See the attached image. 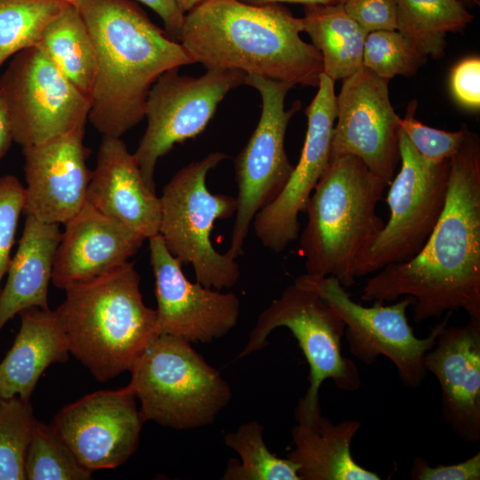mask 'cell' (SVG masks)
I'll use <instances>...</instances> for the list:
<instances>
[{
    "label": "cell",
    "instance_id": "1",
    "mask_svg": "<svg viewBox=\"0 0 480 480\" xmlns=\"http://www.w3.org/2000/svg\"><path fill=\"white\" fill-rule=\"evenodd\" d=\"M369 278L363 301L413 299L417 323L463 309L480 320V140L467 129L450 159L442 214L423 248L406 262L390 264Z\"/></svg>",
    "mask_w": 480,
    "mask_h": 480
},
{
    "label": "cell",
    "instance_id": "2",
    "mask_svg": "<svg viewBox=\"0 0 480 480\" xmlns=\"http://www.w3.org/2000/svg\"><path fill=\"white\" fill-rule=\"evenodd\" d=\"M96 58L88 119L121 138L145 117L148 92L167 70L195 63L183 45L130 0H76Z\"/></svg>",
    "mask_w": 480,
    "mask_h": 480
},
{
    "label": "cell",
    "instance_id": "3",
    "mask_svg": "<svg viewBox=\"0 0 480 480\" xmlns=\"http://www.w3.org/2000/svg\"><path fill=\"white\" fill-rule=\"evenodd\" d=\"M302 31L303 19L282 4L204 0L184 15L178 41L206 69L317 87L323 58L301 39Z\"/></svg>",
    "mask_w": 480,
    "mask_h": 480
},
{
    "label": "cell",
    "instance_id": "4",
    "mask_svg": "<svg viewBox=\"0 0 480 480\" xmlns=\"http://www.w3.org/2000/svg\"><path fill=\"white\" fill-rule=\"evenodd\" d=\"M132 262L68 286L55 309L68 350L99 381L129 371L160 334Z\"/></svg>",
    "mask_w": 480,
    "mask_h": 480
},
{
    "label": "cell",
    "instance_id": "5",
    "mask_svg": "<svg viewBox=\"0 0 480 480\" xmlns=\"http://www.w3.org/2000/svg\"><path fill=\"white\" fill-rule=\"evenodd\" d=\"M387 186L355 156L331 158L306 209V274L333 276L344 287L356 283L358 260L384 226L376 208Z\"/></svg>",
    "mask_w": 480,
    "mask_h": 480
},
{
    "label": "cell",
    "instance_id": "6",
    "mask_svg": "<svg viewBox=\"0 0 480 480\" xmlns=\"http://www.w3.org/2000/svg\"><path fill=\"white\" fill-rule=\"evenodd\" d=\"M130 372L127 386L145 421L174 429L210 425L232 396L220 372L190 342L167 334L148 344Z\"/></svg>",
    "mask_w": 480,
    "mask_h": 480
},
{
    "label": "cell",
    "instance_id": "7",
    "mask_svg": "<svg viewBox=\"0 0 480 480\" xmlns=\"http://www.w3.org/2000/svg\"><path fill=\"white\" fill-rule=\"evenodd\" d=\"M228 156L212 152L180 169L166 183L159 197V235L170 253L182 265H191L196 282L216 290L233 287L240 277L236 259L220 253L212 244L218 220L235 215L236 199L212 194L207 188L208 173Z\"/></svg>",
    "mask_w": 480,
    "mask_h": 480
},
{
    "label": "cell",
    "instance_id": "8",
    "mask_svg": "<svg viewBox=\"0 0 480 480\" xmlns=\"http://www.w3.org/2000/svg\"><path fill=\"white\" fill-rule=\"evenodd\" d=\"M399 155L401 167L389 183L386 196L388 220L358 260L356 278L412 259L425 245L442 214L450 160H426L401 129Z\"/></svg>",
    "mask_w": 480,
    "mask_h": 480
},
{
    "label": "cell",
    "instance_id": "9",
    "mask_svg": "<svg viewBox=\"0 0 480 480\" xmlns=\"http://www.w3.org/2000/svg\"><path fill=\"white\" fill-rule=\"evenodd\" d=\"M279 327L291 331L308 364L309 386L300 398L305 404L320 403L319 389L325 380L343 391L355 392L360 388L357 366L341 353L344 322L298 278L260 314L238 357L262 349L271 332Z\"/></svg>",
    "mask_w": 480,
    "mask_h": 480
},
{
    "label": "cell",
    "instance_id": "10",
    "mask_svg": "<svg viewBox=\"0 0 480 480\" xmlns=\"http://www.w3.org/2000/svg\"><path fill=\"white\" fill-rule=\"evenodd\" d=\"M244 84L256 89L261 99L259 122L235 160L237 185L236 211L227 254H243L244 241L255 215L273 202L286 185L293 165L284 148L290 120L300 101L285 108V98L293 84L246 75Z\"/></svg>",
    "mask_w": 480,
    "mask_h": 480
},
{
    "label": "cell",
    "instance_id": "11",
    "mask_svg": "<svg viewBox=\"0 0 480 480\" xmlns=\"http://www.w3.org/2000/svg\"><path fill=\"white\" fill-rule=\"evenodd\" d=\"M297 278L315 291L344 322V335L354 356L366 365L373 364L380 356H386L395 364L405 386L421 385L428 372L424 366L425 355L448 324L452 311L426 338L420 339L406 316L407 308L414 302L411 297H403L392 305L374 301L372 307H364L355 302L333 276L304 274Z\"/></svg>",
    "mask_w": 480,
    "mask_h": 480
},
{
    "label": "cell",
    "instance_id": "12",
    "mask_svg": "<svg viewBox=\"0 0 480 480\" xmlns=\"http://www.w3.org/2000/svg\"><path fill=\"white\" fill-rule=\"evenodd\" d=\"M180 68L163 73L146 101L147 128L133 153L147 185L156 191L158 159L176 144L203 132L220 101L244 84L246 74L236 69H206L198 77L180 75Z\"/></svg>",
    "mask_w": 480,
    "mask_h": 480
},
{
    "label": "cell",
    "instance_id": "13",
    "mask_svg": "<svg viewBox=\"0 0 480 480\" xmlns=\"http://www.w3.org/2000/svg\"><path fill=\"white\" fill-rule=\"evenodd\" d=\"M14 142L37 144L85 125L90 99L59 70L39 45L15 55L0 76Z\"/></svg>",
    "mask_w": 480,
    "mask_h": 480
},
{
    "label": "cell",
    "instance_id": "14",
    "mask_svg": "<svg viewBox=\"0 0 480 480\" xmlns=\"http://www.w3.org/2000/svg\"><path fill=\"white\" fill-rule=\"evenodd\" d=\"M388 81L364 67L343 79L331 149V158L358 157L388 186L400 162V117L389 99Z\"/></svg>",
    "mask_w": 480,
    "mask_h": 480
},
{
    "label": "cell",
    "instance_id": "15",
    "mask_svg": "<svg viewBox=\"0 0 480 480\" xmlns=\"http://www.w3.org/2000/svg\"><path fill=\"white\" fill-rule=\"evenodd\" d=\"M334 82L320 74L317 92L305 111L308 128L299 162L278 196L253 218L257 238L276 253L299 237V216L306 212L309 197L330 164L337 117Z\"/></svg>",
    "mask_w": 480,
    "mask_h": 480
},
{
    "label": "cell",
    "instance_id": "16",
    "mask_svg": "<svg viewBox=\"0 0 480 480\" xmlns=\"http://www.w3.org/2000/svg\"><path fill=\"white\" fill-rule=\"evenodd\" d=\"M145 420L128 386L88 394L61 408L52 427L90 471L124 464L138 447Z\"/></svg>",
    "mask_w": 480,
    "mask_h": 480
},
{
    "label": "cell",
    "instance_id": "17",
    "mask_svg": "<svg viewBox=\"0 0 480 480\" xmlns=\"http://www.w3.org/2000/svg\"><path fill=\"white\" fill-rule=\"evenodd\" d=\"M148 240L160 334L190 343H208L228 334L239 318L237 296L190 282L159 234Z\"/></svg>",
    "mask_w": 480,
    "mask_h": 480
},
{
    "label": "cell",
    "instance_id": "18",
    "mask_svg": "<svg viewBox=\"0 0 480 480\" xmlns=\"http://www.w3.org/2000/svg\"><path fill=\"white\" fill-rule=\"evenodd\" d=\"M84 128L22 147L25 215L64 225L84 205L92 176L86 165L90 150L84 144Z\"/></svg>",
    "mask_w": 480,
    "mask_h": 480
},
{
    "label": "cell",
    "instance_id": "19",
    "mask_svg": "<svg viewBox=\"0 0 480 480\" xmlns=\"http://www.w3.org/2000/svg\"><path fill=\"white\" fill-rule=\"evenodd\" d=\"M424 366L438 380L446 423L462 441H479L480 320L445 325L426 353Z\"/></svg>",
    "mask_w": 480,
    "mask_h": 480
},
{
    "label": "cell",
    "instance_id": "20",
    "mask_svg": "<svg viewBox=\"0 0 480 480\" xmlns=\"http://www.w3.org/2000/svg\"><path fill=\"white\" fill-rule=\"evenodd\" d=\"M64 226L52 276V284L62 290L124 264L146 240L87 202Z\"/></svg>",
    "mask_w": 480,
    "mask_h": 480
},
{
    "label": "cell",
    "instance_id": "21",
    "mask_svg": "<svg viewBox=\"0 0 480 480\" xmlns=\"http://www.w3.org/2000/svg\"><path fill=\"white\" fill-rule=\"evenodd\" d=\"M86 202L140 234H159L160 199L144 180L133 154L121 138L103 136Z\"/></svg>",
    "mask_w": 480,
    "mask_h": 480
},
{
    "label": "cell",
    "instance_id": "22",
    "mask_svg": "<svg viewBox=\"0 0 480 480\" xmlns=\"http://www.w3.org/2000/svg\"><path fill=\"white\" fill-rule=\"evenodd\" d=\"M292 430L293 449L287 458L298 466L300 480H379L380 476L353 459L351 443L361 428L356 420L332 423L321 413L320 404L300 399Z\"/></svg>",
    "mask_w": 480,
    "mask_h": 480
},
{
    "label": "cell",
    "instance_id": "23",
    "mask_svg": "<svg viewBox=\"0 0 480 480\" xmlns=\"http://www.w3.org/2000/svg\"><path fill=\"white\" fill-rule=\"evenodd\" d=\"M19 315L20 331L0 363V396L29 400L44 371L70 353L55 310L30 308Z\"/></svg>",
    "mask_w": 480,
    "mask_h": 480
},
{
    "label": "cell",
    "instance_id": "24",
    "mask_svg": "<svg viewBox=\"0 0 480 480\" xmlns=\"http://www.w3.org/2000/svg\"><path fill=\"white\" fill-rule=\"evenodd\" d=\"M60 224L26 215L18 249L12 257L0 295V331L22 310L48 309V286L61 238Z\"/></svg>",
    "mask_w": 480,
    "mask_h": 480
},
{
    "label": "cell",
    "instance_id": "25",
    "mask_svg": "<svg viewBox=\"0 0 480 480\" xmlns=\"http://www.w3.org/2000/svg\"><path fill=\"white\" fill-rule=\"evenodd\" d=\"M304 31L321 53L324 73L345 79L363 67L367 33L347 13L343 4L304 5Z\"/></svg>",
    "mask_w": 480,
    "mask_h": 480
},
{
    "label": "cell",
    "instance_id": "26",
    "mask_svg": "<svg viewBox=\"0 0 480 480\" xmlns=\"http://www.w3.org/2000/svg\"><path fill=\"white\" fill-rule=\"evenodd\" d=\"M38 44L63 76L90 99L96 70L95 51L87 26L74 4L66 3L51 20Z\"/></svg>",
    "mask_w": 480,
    "mask_h": 480
},
{
    "label": "cell",
    "instance_id": "27",
    "mask_svg": "<svg viewBox=\"0 0 480 480\" xmlns=\"http://www.w3.org/2000/svg\"><path fill=\"white\" fill-rule=\"evenodd\" d=\"M397 31L423 55L440 58L448 32L463 30L474 19L460 0H396Z\"/></svg>",
    "mask_w": 480,
    "mask_h": 480
},
{
    "label": "cell",
    "instance_id": "28",
    "mask_svg": "<svg viewBox=\"0 0 480 480\" xmlns=\"http://www.w3.org/2000/svg\"><path fill=\"white\" fill-rule=\"evenodd\" d=\"M263 426L252 420L224 436V444L240 460L228 461L223 480H300L298 466L272 453L263 438Z\"/></svg>",
    "mask_w": 480,
    "mask_h": 480
},
{
    "label": "cell",
    "instance_id": "29",
    "mask_svg": "<svg viewBox=\"0 0 480 480\" xmlns=\"http://www.w3.org/2000/svg\"><path fill=\"white\" fill-rule=\"evenodd\" d=\"M61 0H0V68L17 52L39 44Z\"/></svg>",
    "mask_w": 480,
    "mask_h": 480
},
{
    "label": "cell",
    "instance_id": "30",
    "mask_svg": "<svg viewBox=\"0 0 480 480\" xmlns=\"http://www.w3.org/2000/svg\"><path fill=\"white\" fill-rule=\"evenodd\" d=\"M29 400L0 396V480H25V460L37 423Z\"/></svg>",
    "mask_w": 480,
    "mask_h": 480
},
{
    "label": "cell",
    "instance_id": "31",
    "mask_svg": "<svg viewBox=\"0 0 480 480\" xmlns=\"http://www.w3.org/2000/svg\"><path fill=\"white\" fill-rule=\"evenodd\" d=\"M91 476L52 425L37 421L26 455V479L86 480Z\"/></svg>",
    "mask_w": 480,
    "mask_h": 480
},
{
    "label": "cell",
    "instance_id": "32",
    "mask_svg": "<svg viewBox=\"0 0 480 480\" xmlns=\"http://www.w3.org/2000/svg\"><path fill=\"white\" fill-rule=\"evenodd\" d=\"M427 57L397 30L368 33L363 52V67L389 80L396 76H413Z\"/></svg>",
    "mask_w": 480,
    "mask_h": 480
},
{
    "label": "cell",
    "instance_id": "33",
    "mask_svg": "<svg viewBox=\"0 0 480 480\" xmlns=\"http://www.w3.org/2000/svg\"><path fill=\"white\" fill-rule=\"evenodd\" d=\"M416 108V100L410 102L404 117L399 120L400 129L426 160L431 163L449 161L460 150L468 127L462 124L457 132L429 127L415 119Z\"/></svg>",
    "mask_w": 480,
    "mask_h": 480
},
{
    "label": "cell",
    "instance_id": "34",
    "mask_svg": "<svg viewBox=\"0 0 480 480\" xmlns=\"http://www.w3.org/2000/svg\"><path fill=\"white\" fill-rule=\"evenodd\" d=\"M24 204L25 187L20 180L11 174L0 177V295Z\"/></svg>",
    "mask_w": 480,
    "mask_h": 480
},
{
    "label": "cell",
    "instance_id": "35",
    "mask_svg": "<svg viewBox=\"0 0 480 480\" xmlns=\"http://www.w3.org/2000/svg\"><path fill=\"white\" fill-rule=\"evenodd\" d=\"M343 7L367 34L397 29L396 0H347Z\"/></svg>",
    "mask_w": 480,
    "mask_h": 480
},
{
    "label": "cell",
    "instance_id": "36",
    "mask_svg": "<svg viewBox=\"0 0 480 480\" xmlns=\"http://www.w3.org/2000/svg\"><path fill=\"white\" fill-rule=\"evenodd\" d=\"M410 476L412 480H479L480 452L455 464L436 467H431L425 459L416 457Z\"/></svg>",
    "mask_w": 480,
    "mask_h": 480
},
{
    "label": "cell",
    "instance_id": "37",
    "mask_svg": "<svg viewBox=\"0 0 480 480\" xmlns=\"http://www.w3.org/2000/svg\"><path fill=\"white\" fill-rule=\"evenodd\" d=\"M452 91L456 100L465 107L480 106V60L472 57L457 64L451 76Z\"/></svg>",
    "mask_w": 480,
    "mask_h": 480
},
{
    "label": "cell",
    "instance_id": "38",
    "mask_svg": "<svg viewBox=\"0 0 480 480\" xmlns=\"http://www.w3.org/2000/svg\"><path fill=\"white\" fill-rule=\"evenodd\" d=\"M137 1L152 9L163 20L167 35L175 41L179 40L184 14L179 10L174 0Z\"/></svg>",
    "mask_w": 480,
    "mask_h": 480
},
{
    "label": "cell",
    "instance_id": "39",
    "mask_svg": "<svg viewBox=\"0 0 480 480\" xmlns=\"http://www.w3.org/2000/svg\"><path fill=\"white\" fill-rule=\"evenodd\" d=\"M14 141L12 121L4 92L0 89V159Z\"/></svg>",
    "mask_w": 480,
    "mask_h": 480
},
{
    "label": "cell",
    "instance_id": "40",
    "mask_svg": "<svg viewBox=\"0 0 480 480\" xmlns=\"http://www.w3.org/2000/svg\"><path fill=\"white\" fill-rule=\"evenodd\" d=\"M242 3L252 4V5H265L270 4H324V5H337L343 4L347 0H238Z\"/></svg>",
    "mask_w": 480,
    "mask_h": 480
},
{
    "label": "cell",
    "instance_id": "41",
    "mask_svg": "<svg viewBox=\"0 0 480 480\" xmlns=\"http://www.w3.org/2000/svg\"><path fill=\"white\" fill-rule=\"evenodd\" d=\"M179 10L185 15L204 0H174Z\"/></svg>",
    "mask_w": 480,
    "mask_h": 480
},
{
    "label": "cell",
    "instance_id": "42",
    "mask_svg": "<svg viewBox=\"0 0 480 480\" xmlns=\"http://www.w3.org/2000/svg\"><path fill=\"white\" fill-rule=\"evenodd\" d=\"M463 4H466L468 6H474L478 5L479 2L478 0H460Z\"/></svg>",
    "mask_w": 480,
    "mask_h": 480
},
{
    "label": "cell",
    "instance_id": "43",
    "mask_svg": "<svg viewBox=\"0 0 480 480\" xmlns=\"http://www.w3.org/2000/svg\"><path fill=\"white\" fill-rule=\"evenodd\" d=\"M61 1H65V2H68V3H74L76 0H61Z\"/></svg>",
    "mask_w": 480,
    "mask_h": 480
}]
</instances>
